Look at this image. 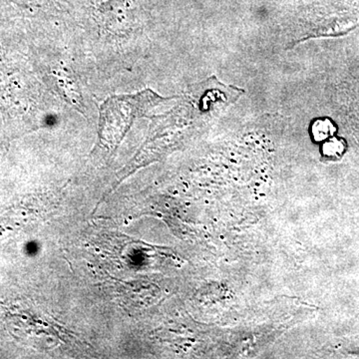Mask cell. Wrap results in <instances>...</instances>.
Returning <instances> with one entry per match:
<instances>
[{"label":"cell","mask_w":359,"mask_h":359,"mask_svg":"<svg viewBox=\"0 0 359 359\" xmlns=\"http://www.w3.org/2000/svg\"><path fill=\"white\" fill-rule=\"evenodd\" d=\"M342 151H344V147L339 142H332L327 145V149H325V153L330 156L341 154Z\"/></svg>","instance_id":"2"},{"label":"cell","mask_w":359,"mask_h":359,"mask_svg":"<svg viewBox=\"0 0 359 359\" xmlns=\"http://www.w3.org/2000/svg\"><path fill=\"white\" fill-rule=\"evenodd\" d=\"M334 132V129H332V125L330 123H320L318 125V130H316L314 131V135H316V138L320 139V140H323V139L327 138V137L330 136Z\"/></svg>","instance_id":"1"}]
</instances>
